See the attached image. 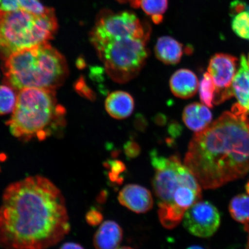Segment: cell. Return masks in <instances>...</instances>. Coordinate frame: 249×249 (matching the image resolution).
<instances>
[{"label":"cell","instance_id":"cell-1","mask_svg":"<svg viewBox=\"0 0 249 249\" xmlns=\"http://www.w3.org/2000/svg\"><path fill=\"white\" fill-rule=\"evenodd\" d=\"M71 230L60 190L45 177L9 185L0 205V246L5 249H48Z\"/></svg>","mask_w":249,"mask_h":249},{"label":"cell","instance_id":"cell-2","mask_svg":"<svg viewBox=\"0 0 249 249\" xmlns=\"http://www.w3.org/2000/svg\"><path fill=\"white\" fill-rule=\"evenodd\" d=\"M248 115L237 103L193 137L184 164L202 188H219L249 173Z\"/></svg>","mask_w":249,"mask_h":249},{"label":"cell","instance_id":"cell-3","mask_svg":"<svg viewBox=\"0 0 249 249\" xmlns=\"http://www.w3.org/2000/svg\"><path fill=\"white\" fill-rule=\"evenodd\" d=\"M151 29L130 12L102 11L90 33V40L108 76L117 83L135 78L149 55Z\"/></svg>","mask_w":249,"mask_h":249},{"label":"cell","instance_id":"cell-4","mask_svg":"<svg viewBox=\"0 0 249 249\" xmlns=\"http://www.w3.org/2000/svg\"><path fill=\"white\" fill-rule=\"evenodd\" d=\"M150 157L159 219L165 228L173 229L182 222L186 211L201 200L202 187L177 156L164 157L153 151Z\"/></svg>","mask_w":249,"mask_h":249},{"label":"cell","instance_id":"cell-5","mask_svg":"<svg viewBox=\"0 0 249 249\" xmlns=\"http://www.w3.org/2000/svg\"><path fill=\"white\" fill-rule=\"evenodd\" d=\"M5 85L24 89L55 90L65 82L69 70L64 55L48 42L15 53L2 65Z\"/></svg>","mask_w":249,"mask_h":249},{"label":"cell","instance_id":"cell-6","mask_svg":"<svg viewBox=\"0 0 249 249\" xmlns=\"http://www.w3.org/2000/svg\"><path fill=\"white\" fill-rule=\"evenodd\" d=\"M65 108L58 104L54 90L24 89L7 124L15 138L42 141L65 127Z\"/></svg>","mask_w":249,"mask_h":249},{"label":"cell","instance_id":"cell-7","mask_svg":"<svg viewBox=\"0 0 249 249\" xmlns=\"http://www.w3.org/2000/svg\"><path fill=\"white\" fill-rule=\"evenodd\" d=\"M57 28L52 8L42 15L0 9V58L5 60L15 53L48 42Z\"/></svg>","mask_w":249,"mask_h":249},{"label":"cell","instance_id":"cell-8","mask_svg":"<svg viewBox=\"0 0 249 249\" xmlns=\"http://www.w3.org/2000/svg\"><path fill=\"white\" fill-rule=\"evenodd\" d=\"M220 221L217 208L209 201L200 200L186 211L182 222L192 235L206 238L217 231Z\"/></svg>","mask_w":249,"mask_h":249},{"label":"cell","instance_id":"cell-9","mask_svg":"<svg viewBox=\"0 0 249 249\" xmlns=\"http://www.w3.org/2000/svg\"><path fill=\"white\" fill-rule=\"evenodd\" d=\"M237 61L234 56L225 53H217L210 59L208 71L216 87L214 105L222 104L232 97L231 87Z\"/></svg>","mask_w":249,"mask_h":249},{"label":"cell","instance_id":"cell-10","mask_svg":"<svg viewBox=\"0 0 249 249\" xmlns=\"http://www.w3.org/2000/svg\"><path fill=\"white\" fill-rule=\"evenodd\" d=\"M118 200L124 207L137 213H147L154 204L151 192L136 184L124 186L118 195Z\"/></svg>","mask_w":249,"mask_h":249},{"label":"cell","instance_id":"cell-11","mask_svg":"<svg viewBox=\"0 0 249 249\" xmlns=\"http://www.w3.org/2000/svg\"><path fill=\"white\" fill-rule=\"evenodd\" d=\"M171 92L177 97L189 99L197 93L199 87L197 77L189 70L177 71L170 80Z\"/></svg>","mask_w":249,"mask_h":249},{"label":"cell","instance_id":"cell-12","mask_svg":"<svg viewBox=\"0 0 249 249\" xmlns=\"http://www.w3.org/2000/svg\"><path fill=\"white\" fill-rule=\"evenodd\" d=\"M123 238L121 226L114 221L107 220L101 224L93 236L96 249H117Z\"/></svg>","mask_w":249,"mask_h":249},{"label":"cell","instance_id":"cell-13","mask_svg":"<svg viewBox=\"0 0 249 249\" xmlns=\"http://www.w3.org/2000/svg\"><path fill=\"white\" fill-rule=\"evenodd\" d=\"M182 119L189 129L197 133L210 125L213 120V114L207 106L196 102L185 108Z\"/></svg>","mask_w":249,"mask_h":249},{"label":"cell","instance_id":"cell-14","mask_svg":"<svg viewBox=\"0 0 249 249\" xmlns=\"http://www.w3.org/2000/svg\"><path fill=\"white\" fill-rule=\"evenodd\" d=\"M135 107L133 98L129 93L123 91L112 92L105 102L108 114L117 120H122L132 114Z\"/></svg>","mask_w":249,"mask_h":249},{"label":"cell","instance_id":"cell-15","mask_svg":"<svg viewBox=\"0 0 249 249\" xmlns=\"http://www.w3.org/2000/svg\"><path fill=\"white\" fill-rule=\"evenodd\" d=\"M183 46L173 37L161 36L155 46V53L159 60L167 65L179 63L183 53Z\"/></svg>","mask_w":249,"mask_h":249},{"label":"cell","instance_id":"cell-16","mask_svg":"<svg viewBox=\"0 0 249 249\" xmlns=\"http://www.w3.org/2000/svg\"><path fill=\"white\" fill-rule=\"evenodd\" d=\"M231 89L233 96L249 114V66L244 55H241L240 67L233 78Z\"/></svg>","mask_w":249,"mask_h":249},{"label":"cell","instance_id":"cell-17","mask_svg":"<svg viewBox=\"0 0 249 249\" xmlns=\"http://www.w3.org/2000/svg\"><path fill=\"white\" fill-rule=\"evenodd\" d=\"M229 210L231 217L236 222L245 225V230L249 231V196L242 194L233 197L230 201Z\"/></svg>","mask_w":249,"mask_h":249},{"label":"cell","instance_id":"cell-18","mask_svg":"<svg viewBox=\"0 0 249 249\" xmlns=\"http://www.w3.org/2000/svg\"><path fill=\"white\" fill-rule=\"evenodd\" d=\"M39 0H0V9L5 11L24 10L36 15H42L49 11Z\"/></svg>","mask_w":249,"mask_h":249},{"label":"cell","instance_id":"cell-19","mask_svg":"<svg viewBox=\"0 0 249 249\" xmlns=\"http://www.w3.org/2000/svg\"><path fill=\"white\" fill-rule=\"evenodd\" d=\"M167 7L168 0H140L139 6L157 24L163 21Z\"/></svg>","mask_w":249,"mask_h":249},{"label":"cell","instance_id":"cell-20","mask_svg":"<svg viewBox=\"0 0 249 249\" xmlns=\"http://www.w3.org/2000/svg\"><path fill=\"white\" fill-rule=\"evenodd\" d=\"M199 93L201 101L207 107L213 108L215 98L216 87L211 74L206 72L203 74L199 83Z\"/></svg>","mask_w":249,"mask_h":249},{"label":"cell","instance_id":"cell-21","mask_svg":"<svg viewBox=\"0 0 249 249\" xmlns=\"http://www.w3.org/2000/svg\"><path fill=\"white\" fill-rule=\"evenodd\" d=\"M14 89L7 85L0 86V115L11 113L17 105L18 95Z\"/></svg>","mask_w":249,"mask_h":249},{"label":"cell","instance_id":"cell-22","mask_svg":"<svg viewBox=\"0 0 249 249\" xmlns=\"http://www.w3.org/2000/svg\"><path fill=\"white\" fill-rule=\"evenodd\" d=\"M231 27L236 36L249 40V11H242L233 16Z\"/></svg>","mask_w":249,"mask_h":249},{"label":"cell","instance_id":"cell-23","mask_svg":"<svg viewBox=\"0 0 249 249\" xmlns=\"http://www.w3.org/2000/svg\"><path fill=\"white\" fill-rule=\"evenodd\" d=\"M106 166L109 169L108 178L111 182L120 184L123 181L121 177L122 174L126 170L125 165L120 160H109L106 163Z\"/></svg>","mask_w":249,"mask_h":249},{"label":"cell","instance_id":"cell-24","mask_svg":"<svg viewBox=\"0 0 249 249\" xmlns=\"http://www.w3.org/2000/svg\"><path fill=\"white\" fill-rule=\"evenodd\" d=\"M104 217L100 211L91 208V210L87 212L86 215V219L87 223L92 226H96L102 223Z\"/></svg>","mask_w":249,"mask_h":249},{"label":"cell","instance_id":"cell-25","mask_svg":"<svg viewBox=\"0 0 249 249\" xmlns=\"http://www.w3.org/2000/svg\"><path fill=\"white\" fill-rule=\"evenodd\" d=\"M124 151L127 158L133 159L138 157L141 152V148L138 143L129 141L124 145Z\"/></svg>","mask_w":249,"mask_h":249},{"label":"cell","instance_id":"cell-26","mask_svg":"<svg viewBox=\"0 0 249 249\" xmlns=\"http://www.w3.org/2000/svg\"><path fill=\"white\" fill-rule=\"evenodd\" d=\"M247 5L244 1L241 0H235L233 1L231 6H230V10H231V14L232 17L236 14L240 13L242 11H244L247 9Z\"/></svg>","mask_w":249,"mask_h":249},{"label":"cell","instance_id":"cell-27","mask_svg":"<svg viewBox=\"0 0 249 249\" xmlns=\"http://www.w3.org/2000/svg\"><path fill=\"white\" fill-rule=\"evenodd\" d=\"M60 249H85V248L75 242H67L62 245Z\"/></svg>","mask_w":249,"mask_h":249},{"label":"cell","instance_id":"cell-28","mask_svg":"<svg viewBox=\"0 0 249 249\" xmlns=\"http://www.w3.org/2000/svg\"><path fill=\"white\" fill-rule=\"evenodd\" d=\"M186 249H205L200 247V246L194 245V246H191V247H190L188 248H187Z\"/></svg>","mask_w":249,"mask_h":249},{"label":"cell","instance_id":"cell-29","mask_svg":"<svg viewBox=\"0 0 249 249\" xmlns=\"http://www.w3.org/2000/svg\"><path fill=\"white\" fill-rule=\"evenodd\" d=\"M246 191H247L248 194L249 195V181H248L245 186Z\"/></svg>","mask_w":249,"mask_h":249},{"label":"cell","instance_id":"cell-30","mask_svg":"<svg viewBox=\"0 0 249 249\" xmlns=\"http://www.w3.org/2000/svg\"><path fill=\"white\" fill-rule=\"evenodd\" d=\"M117 249H134L131 247H121L120 248H118Z\"/></svg>","mask_w":249,"mask_h":249},{"label":"cell","instance_id":"cell-31","mask_svg":"<svg viewBox=\"0 0 249 249\" xmlns=\"http://www.w3.org/2000/svg\"><path fill=\"white\" fill-rule=\"evenodd\" d=\"M249 237H248V240L247 242V247H246V249H249Z\"/></svg>","mask_w":249,"mask_h":249},{"label":"cell","instance_id":"cell-32","mask_svg":"<svg viewBox=\"0 0 249 249\" xmlns=\"http://www.w3.org/2000/svg\"><path fill=\"white\" fill-rule=\"evenodd\" d=\"M247 61H248V65H249V55H248V60Z\"/></svg>","mask_w":249,"mask_h":249}]
</instances>
